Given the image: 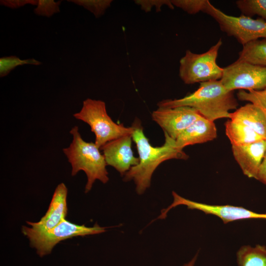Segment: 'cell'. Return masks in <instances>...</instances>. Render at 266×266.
Here are the masks:
<instances>
[{"label": "cell", "instance_id": "1", "mask_svg": "<svg viewBox=\"0 0 266 266\" xmlns=\"http://www.w3.org/2000/svg\"><path fill=\"white\" fill-rule=\"evenodd\" d=\"M133 128L132 139L136 145L139 155V164L124 175L123 181L133 180L136 192L143 194L151 185L152 175L158 166L163 162L170 159L187 160L189 156L175 146V140L166 133L165 143L161 146L151 145L143 132L140 121L136 118L132 125Z\"/></svg>", "mask_w": 266, "mask_h": 266}, {"label": "cell", "instance_id": "2", "mask_svg": "<svg viewBox=\"0 0 266 266\" xmlns=\"http://www.w3.org/2000/svg\"><path fill=\"white\" fill-rule=\"evenodd\" d=\"M238 105L233 91L226 89L220 80L200 83L196 91L182 98L164 100L157 103L158 107H190L204 118L213 122L221 118H229L230 111L236 109Z\"/></svg>", "mask_w": 266, "mask_h": 266}, {"label": "cell", "instance_id": "3", "mask_svg": "<svg viewBox=\"0 0 266 266\" xmlns=\"http://www.w3.org/2000/svg\"><path fill=\"white\" fill-rule=\"evenodd\" d=\"M70 133L73 139L69 146L63 149L68 162L72 166L71 175H75L83 170L87 177L85 192L87 193L92 188L96 180L105 184L109 180L108 173L105 158L95 143L84 141L77 126L71 129Z\"/></svg>", "mask_w": 266, "mask_h": 266}, {"label": "cell", "instance_id": "4", "mask_svg": "<svg viewBox=\"0 0 266 266\" xmlns=\"http://www.w3.org/2000/svg\"><path fill=\"white\" fill-rule=\"evenodd\" d=\"M77 119L88 124L96 136L95 143L100 149L107 142L132 134L133 128L114 122L107 114L105 103L100 100L87 99L80 111L73 114Z\"/></svg>", "mask_w": 266, "mask_h": 266}, {"label": "cell", "instance_id": "5", "mask_svg": "<svg viewBox=\"0 0 266 266\" xmlns=\"http://www.w3.org/2000/svg\"><path fill=\"white\" fill-rule=\"evenodd\" d=\"M222 44L221 38L206 52L197 54L189 50L180 60L179 75L186 84H193L221 79L223 68L217 64L218 51Z\"/></svg>", "mask_w": 266, "mask_h": 266}, {"label": "cell", "instance_id": "6", "mask_svg": "<svg viewBox=\"0 0 266 266\" xmlns=\"http://www.w3.org/2000/svg\"><path fill=\"white\" fill-rule=\"evenodd\" d=\"M212 17L219 24L222 31L233 36L242 45L251 41L266 38V21L242 15L238 17L228 15L207 1L202 11Z\"/></svg>", "mask_w": 266, "mask_h": 266}, {"label": "cell", "instance_id": "7", "mask_svg": "<svg viewBox=\"0 0 266 266\" xmlns=\"http://www.w3.org/2000/svg\"><path fill=\"white\" fill-rule=\"evenodd\" d=\"M229 91H259L266 88V67L237 60L223 68L220 80Z\"/></svg>", "mask_w": 266, "mask_h": 266}, {"label": "cell", "instance_id": "8", "mask_svg": "<svg viewBox=\"0 0 266 266\" xmlns=\"http://www.w3.org/2000/svg\"><path fill=\"white\" fill-rule=\"evenodd\" d=\"M106 228L95 224L93 227L79 225L64 219L53 229L42 233L28 237L32 247L41 257L49 254L59 242L75 236H84L103 233Z\"/></svg>", "mask_w": 266, "mask_h": 266}, {"label": "cell", "instance_id": "9", "mask_svg": "<svg viewBox=\"0 0 266 266\" xmlns=\"http://www.w3.org/2000/svg\"><path fill=\"white\" fill-rule=\"evenodd\" d=\"M67 189L61 183L56 187L48 209L45 214L37 222L27 221L31 227L23 226L22 233L27 237L39 234L49 231L60 223L66 217L67 212Z\"/></svg>", "mask_w": 266, "mask_h": 266}, {"label": "cell", "instance_id": "10", "mask_svg": "<svg viewBox=\"0 0 266 266\" xmlns=\"http://www.w3.org/2000/svg\"><path fill=\"white\" fill-rule=\"evenodd\" d=\"M152 119L170 138L176 140L179 135L201 115L193 108L178 106L158 107L152 113Z\"/></svg>", "mask_w": 266, "mask_h": 266}, {"label": "cell", "instance_id": "11", "mask_svg": "<svg viewBox=\"0 0 266 266\" xmlns=\"http://www.w3.org/2000/svg\"><path fill=\"white\" fill-rule=\"evenodd\" d=\"M132 140V134L125 135L107 142L100 148L107 165L113 166L121 176L139 162L138 157L133 154Z\"/></svg>", "mask_w": 266, "mask_h": 266}, {"label": "cell", "instance_id": "12", "mask_svg": "<svg viewBox=\"0 0 266 266\" xmlns=\"http://www.w3.org/2000/svg\"><path fill=\"white\" fill-rule=\"evenodd\" d=\"M232 150L243 173L256 179L266 152V139L244 145H232Z\"/></svg>", "mask_w": 266, "mask_h": 266}, {"label": "cell", "instance_id": "13", "mask_svg": "<svg viewBox=\"0 0 266 266\" xmlns=\"http://www.w3.org/2000/svg\"><path fill=\"white\" fill-rule=\"evenodd\" d=\"M217 136L214 122L201 116L179 135L175 144L177 148L183 149L187 146L213 140Z\"/></svg>", "mask_w": 266, "mask_h": 266}, {"label": "cell", "instance_id": "14", "mask_svg": "<svg viewBox=\"0 0 266 266\" xmlns=\"http://www.w3.org/2000/svg\"><path fill=\"white\" fill-rule=\"evenodd\" d=\"M229 118L246 125L266 139V115L254 104L247 103L230 112Z\"/></svg>", "mask_w": 266, "mask_h": 266}, {"label": "cell", "instance_id": "15", "mask_svg": "<svg viewBox=\"0 0 266 266\" xmlns=\"http://www.w3.org/2000/svg\"><path fill=\"white\" fill-rule=\"evenodd\" d=\"M225 127L232 145H244L266 139L246 125L230 119L225 123Z\"/></svg>", "mask_w": 266, "mask_h": 266}, {"label": "cell", "instance_id": "16", "mask_svg": "<svg viewBox=\"0 0 266 266\" xmlns=\"http://www.w3.org/2000/svg\"><path fill=\"white\" fill-rule=\"evenodd\" d=\"M238 266H266V246L244 245L236 253Z\"/></svg>", "mask_w": 266, "mask_h": 266}, {"label": "cell", "instance_id": "17", "mask_svg": "<svg viewBox=\"0 0 266 266\" xmlns=\"http://www.w3.org/2000/svg\"><path fill=\"white\" fill-rule=\"evenodd\" d=\"M238 60L266 67V38L254 40L243 45Z\"/></svg>", "mask_w": 266, "mask_h": 266}, {"label": "cell", "instance_id": "18", "mask_svg": "<svg viewBox=\"0 0 266 266\" xmlns=\"http://www.w3.org/2000/svg\"><path fill=\"white\" fill-rule=\"evenodd\" d=\"M235 3L242 15L249 17L258 15L266 21V0H238Z\"/></svg>", "mask_w": 266, "mask_h": 266}, {"label": "cell", "instance_id": "19", "mask_svg": "<svg viewBox=\"0 0 266 266\" xmlns=\"http://www.w3.org/2000/svg\"><path fill=\"white\" fill-rule=\"evenodd\" d=\"M237 97L241 101H249L258 106L266 115V88L259 91L239 90Z\"/></svg>", "mask_w": 266, "mask_h": 266}, {"label": "cell", "instance_id": "20", "mask_svg": "<svg viewBox=\"0 0 266 266\" xmlns=\"http://www.w3.org/2000/svg\"><path fill=\"white\" fill-rule=\"evenodd\" d=\"M41 62L34 59L21 60L16 56H10L0 59V76L1 77L7 75L11 70L18 66L25 64L39 65Z\"/></svg>", "mask_w": 266, "mask_h": 266}, {"label": "cell", "instance_id": "21", "mask_svg": "<svg viewBox=\"0 0 266 266\" xmlns=\"http://www.w3.org/2000/svg\"><path fill=\"white\" fill-rule=\"evenodd\" d=\"M78 5L84 6L85 8L92 12L96 17H99L102 15L108 7L110 6L112 0H69Z\"/></svg>", "mask_w": 266, "mask_h": 266}, {"label": "cell", "instance_id": "22", "mask_svg": "<svg viewBox=\"0 0 266 266\" xmlns=\"http://www.w3.org/2000/svg\"><path fill=\"white\" fill-rule=\"evenodd\" d=\"M207 0H172L174 6L182 9L190 14L203 11Z\"/></svg>", "mask_w": 266, "mask_h": 266}, {"label": "cell", "instance_id": "23", "mask_svg": "<svg viewBox=\"0 0 266 266\" xmlns=\"http://www.w3.org/2000/svg\"><path fill=\"white\" fill-rule=\"evenodd\" d=\"M61 1L55 2L52 0H39L34 11L37 15L50 17L54 13L60 11L59 5Z\"/></svg>", "mask_w": 266, "mask_h": 266}, {"label": "cell", "instance_id": "24", "mask_svg": "<svg viewBox=\"0 0 266 266\" xmlns=\"http://www.w3.org/2000/svg\"><path fill=\"white\" fill-rule=\"evenodd\" d=\"M135 2L140 5L141 8L146 12H149L151 10L152 7H155L156 10L160 11L161 7L164 5H167L170 9H174V6L172 5L171 0H135Z\"/></svg>", "mask_w": 266, "mask_h": 266}, {"label": "cell", "instance_id": "25", "mask_svg": "<svg viewBox=\"0 0 266 266\" xmlns=\"http://www.w3.org/2000/svg\"><path fill=\"white\" fill-rule=\"evenodd\" d=\"M38 0H2L1 3L12 8H16L23 6L27 3L37 4Z\"/></svg>", "mask_w": 266, "mask_h": 266}, {"label": "cell", "instance_id": "26", "mask_svg": "<svg viewBox=\"0 0 266 266\" xmlns=\"http://www.w3.org/2000/svg\"><path fill=\"white\" fill-rule=\"evenodd\" d=\"M256 179L266 185V152L258 170Z\"/></svg>", "mask_w": 266, "mask_h": 266}, {"label": "cell", "instance_id": "27", "mask_svg": "<svg viewBox=\"0 0 266 266\" xmlns=\"http://www.w3.org/2000/svg\"><path fill=\"white\" fill-rule=\"evenodd\" d=\"M198 256V253L196 254L190 261L184 264L182 266H195L197 260Z\"/></svg>", "mask_w": 266, "mask_h": 266}]
</instances>
